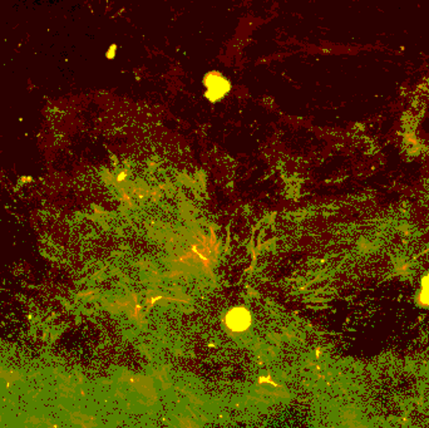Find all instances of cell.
I'll use <instances>...</instances> for the list:
<instances>
[{
    "instance_id": "3",
    "label": "cell",
    "mask_w": 429,
    "mask_h": 428,
    "mask_svg": "<svg viewBox=\"0 0 429 428\" xmlns=\"http://www.w3.org/2000/svg\"><path fill=\"white\" fill-rule=\"evenodd\" d=\"M421 299L423 303L429 304V275L423 281V292L421 294Z\"/></svg>"
},
{
    "instance_id": "2",
    "label": "cell",
    "mask_w": 429,
    "mask_h": 428,
    "mask_svg": "<svg viewBox=\"0 0 429 428\" xmlns=\"http://www.w3.org/2000/svg\"><path fill=\"white\" fill-rule=\"evenodd\" d=\"M250 314L244 308H236V309L231 310L227 314V318H226V323H227L228 327L232 330H236V332L245 330L250 325Z\"/></svg>"
},
{
    "instance_id": "1",
    "label": "cell",
    "mask_w": 429,
    "mask_h": 428,
    "mask_svg": "<svg viewBox=\"0 0 429 428\" xmlns=\"http://www.w3.org/2000/svg\"><path fill=\"white\" fill-rule=\"evenodd\" d=\"M204 84H206V87L208 90L207 97H210L211 93H213L211 101H217L221 97H224L228 92V88H230L228 82L224 77L217 74V73H210L204 79Z\"/></svg>"
}]
</instances>
